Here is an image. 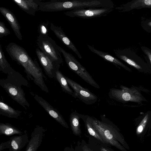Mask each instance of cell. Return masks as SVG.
Masks as SVG:
<instances>
[{
	"mask_svg": "<svg viewBox=\"0 0 151 151\" xmlns=\"http://www.w3.org/2000/svg\"><path fill=\"white\" fill-rule=\"evenodd\" d=\"M121 89L111 88L110 89L108 94L109 97L117 101H138L134 98V93L136 91L132 90L123 86H121Z\"/></svg>",
	"mask_w": 151,
	"mask_h": 151,
	"instance_id": "obj_10",
	"label": "cell"
},
{
	"mask_svg": "<svg viewBox=\"0 0 151 151\" xmlns=\"http://www.w3.org/2000/svg\"><path fill=\"white\" fill-rule=\"evenodd\" d=\"M35 52L47 76L50 78H55L56 71L60 66L49 58L39 48H37Z\"/></svg>",
	"mask_w": 151,
	"mask_h": 151,
	"instance_id": "obj_9",
	"label": "cell"
},
{
	"mask_svg": "<svg viewBox=\"0 0 151 151\" xmlns=\"http://www.w3.org/2000/svg\"><path fill=\"white\" fill-rule=\"evenodd\" d=\"M114 51L117 57L129 65L134 67L137 69L141 68V67L139 65L137 64L134 61L129 58L126 55L119 52L116 50H114Z\"/></svg>",
	"mask_w": 151,
	"mask_h": 151,
	"instance_id": "obj_23",
	"label": "cell"
},
{
	"mask_svg": "<svg viewBox=\"0 0 151 151\" xmlns=\"http://www.w3.org/2000/svg\"><path fill=\"white\" fill-rule=\"evenodd\" d=\"M51 29L64 45L72 50L80 59L82 58V56L77 48L60 28L53 26L51 27Z\"/></svg>",
	"mask_w": 151,
	"mask_h": 151,
	"instance_id": "obj_14",
	"label": "cell"
},
{
	"mask_svg": "<svg viewBox=\"0 0 151 151\" xmlns=\"http://www.w3.org/2000/svg\"><path fill=\"white\" fill-rule=\"evenodd\" d=\"M36 43L38 48L49 58L60 66L63 63L61 53L58 50L57 44L47 34H40Z\"/></svg>",
	"mask_w": 151,
	"mask_h": 151,
	"instance_id": "obj_5",
	"label": "cell"
},
{
	"mask_svg": "<svg viewBox=\"0 0 151 151\" xmlns=\"http://www.w3.org/2000/svg\"><path fill=\"white\" fill-rule=\"evenodd\" d=\"M80 118H81V114L76 111L71 113L70 116L71 128L73 134L76 136H80L81 134L79 122Z\"/></svg>",
	"mask_w": 151,
	"mask_h": 151,
	"instance_id": "obj_18",
	"label": "cell"
},
{
	"mask_svg": "<svg viewBox=\"0 0 151 151\" xmlns=\"http://www.w3.org/2000/svg\"><path fill=\"white\" fill-rule=\"evenodd\" d=\"M41 33L40 34L42 35L47 34V31L46 27L43 25L42 26L40 30Z\"/></svg>",
	"mask_w": 151,
	"mask_h": 151,
	"instance_id": "obj_27",
	"label": "cell"
},
{
	"mask_svg": "<svg viewBox=\"0 0 151 151\" xmlns=\"http://www.w3.org/2000/svg\"><path fill=\"white\" fill-rule=\"evenodd\" d=\"M12 69L6 58L1 45L0 44V71L5 74H8Z\"/></svg>",
	"mask_w": 151,
	"mask_h": 151,
	"instance_id": "obj_22",
	"label": "cell"
},
{
	"mask_svg": "<svg viewBox=\"0 0 151 151\" xmlns=\"http://www.w3.org/2000/svg\"><path fill=\"white\" fill-rule=\"evenodd\" d=\"M113 10V8L109 7L83 8L71 10L65 14L71 17L90 19L106 16Z\"/></svg>",
	"mask_w": 151,
	"mask_h": 151,
	"instance_id": "obj_7",
	"label": "cell"
},
{
	"mask_svg": "<svg viewBox=\"0 0 151 151\" xmlns=\"http://www.w3.org/2000/svg\"><path fill=\"white\" fill-rule=\"evenodd\" d=\"M0 10L9 21L17 38L20 40H22V36L20 32L19 25L12 14L9 11L3 7L1 8Z\"/></svg>",
	"mask_w": 151,
	"mask_h": 151,
	"instance_id": "obj_16",
	"label": "cell"
},
{
	"mask_svg": "<svg viewBox=\"0 0 151 151\" xmlns=\"http://www.w3.org/2000/svg\"><path fill=\"white\" fill-rule=\"evenodd\" d=\"M87 116L94 128L106 143L109 144L120 150H124V148L117 141L115 135L104 123L89 116Z\"/></svg>",
	"mask_w": 151,
	"mask_h": 151,
	"instance_id": "obj_6",
	"label": "cell"
},
{
	"mask_svg": "<svg viewBox=\"0 0 151 151\" xmlns=\"http://www.w3.org/2000/svg\"><path fill=\"white\" fill-rule=\"evenodd\" d=\"M10 33L9 30L6 28L2 23L0 25V38H2L4 36H6Z\"/></svg>",
	"mask_w": 151,
	"mask_h": 151,
	"instance_id": "obj_25",
	"label": "cell"
},
{
	"mask_svg": "<svg viewBox=\"0 0 151 151\" xmlns=\"http://www.w3.org/2000/svg\"><path fill=\"white\" fill-rule=\"evenodd\" d=\"M45 129L42 127H36L31 135L25 151H37L42 142Z\"/></svg>",
	"mask_w": 151,
	"mask_h": 151,
	"instance_id": "obj_13",
	"label": "cell"
},
{
	"mask_svg": "<svg viewBox=\"0 0 151 151\" xmlns=\"http://www.w3.org/2000/svg\"><path fill=\"white\" fill-rule=\"evenodd\" d=\"M35 99L55 120L63 127L69 128L65 119L57 110L54 108L49 103L41 97L35 94L34 96Z\"/></svg>",
	"mask_w": 151,
	"mask_h": 151,
	"instance_id": "obj_11",
	"label": "cell"
},
{
	"mask_svg": "<svg viewBox=\"0 0 151 151\" xmlns=\"http://www.w3.org/2000/svg\"><path fill=\"white\" fill-rule=\"evenodd\" d=\"M21 7L25 9L35 7L36 4L31 0H14Z\"/></svg>",
	"mask_w": 151,
	"mask_h": 151,
	"instance_id": "obj_24",
	"label": "cell"
},
{
	"mask_svg": "<svg viewBox=\"0 0 151 151\" xmlns=\"http://www.w3.org/2000/svg\"><path fill=\"white\" fill-rule=\"evenodd\" d=\"M81 118L83 119L84 122L85 127L90 135L102 142L106 143L101 136L94 128L92 124L88 119L87 115H83L81 114Z\"/></svg>",
	"mask_w": 151,
	"mask_h": 151,
	"instance_id": "obj_21",
	"label": "cell"
},
{
	"mask_svg": "<svg viewBox=\"0 0 151 151\" xmlns=\"http://www.w3.org/2000/svg\"><path fill=\"white\" fill-rule=\"evenodd\" d=\"M148 118V115L147 114L141 122V123L139 124V125L137 129V133L138 134H139L141 133L143 131L144 128L146 123L147 122Z\"/></svg>",
	"mask_w": 151,
	"mask_h": 151,
	"instance_id": "obj_26",
	"label": "cell"
},
{
	"mask_svg": "<svg viewBox=\"0 0 151 151\" xmlns=\"http://www.w3.org/2000/svg\"><path fill=\"white\" fill-rule=\"evenodd\" d=\"M55 78L60 83L63 91L72 96L73 94V91L69 86L65 76L59 69L56 71Z\"/></svg>",
	"mask_w": 151,
	"mask_h": 151,
	"instance_id": "obj_20",
	"label": "cell"
},
{
	"mask_svg": "<svg viewBox=\"0 0 151 151\" xmlns=\"http://www.w3.org/2000/svg\"><path fill=\"white\" fill-rule=\"evenodd\" d=\"M145 4L148 5H151V0H145Z\"/></svg>",
	"mask_w": 151,
	"mask_h": 151,
	"instance_id": "obj_29",
	"label": "cell"
},
{
	"mask_svg": "<svg viewBox=\"0 0 151 151\" xmlns=\"http://www.w3.org/2000/svg\"><path fill=\"white\" fill-rule=\"evenodd\" d=\"M114 6L111 0H71L56 4L55 9L72 10L91 8H113Z\"/></svg>",
	"mask_w": 151,
	"mask_h": 151,
	"instance_id": "obj_3",
	"label": "cell"
},
{
	"mask_svg": "<svg viewBox=\"0 0 151 151\" xmlns=\"http://www.w3.org/2000/svg\"><path fill=\"white\" fill-rule=\"evenodd\" d=\"M69 85L74 91L72 96L77 98L87 105L94 104L97 101L98 98L88 89L84 88L79 84L65 76Z\"/></svg>",
	"mask_w": 151,
	"mask_h": 151,
	"instance_id": "obj_8",
	"label": "cell"
},
{
	"mask_svg": "<svg viewBox=\"0 0 151 151\" xmlns=\"http://www.w3.org/2000/svg\"><path fill=\"white\" fill-rule=\"evenodd\" d=\"M144 51L145 53L148 56L151 63V52L147 50H145Z\"/></svg>",
	"mask_w": 151,
	"mask_h": 151,
	"instance_id": "obj_28",
	"label": "cell"
},
{
	"mask_svg": "<svg viewBox=\"0 0 151 151\" xmlns=\"http://www.w3.org/2000/svg\"><path fill=\"white\" fill-rule=\"evenodd\" d=\"M87 45L89 49L91 52L100 56L104 60L112 63L119 68V66H121L126 70H128V68L127 67L117 58L111 55L108 53L97 50L93 47L89 45Z\"/></svg>",
	"mask_w": 151,
	"mask_h": 151,
	"instance_id": "obj_15",
	"label": "cell"
},
{
	"mask_svg": "<svg viewBox=\"0 0 151 151\" xmlns=\"http://www.w3.org/2000/svg\"><path fill=\"white\" fill-rule=\"evenodd\" d=\"M150 25L151 26V24H150Z\"/></svg>",
	"mask_w": 151,
	"mask_h": 151,
	"instance_id": "obj_30",
	"label": "cell"
},
{
	"mask_svg": "<svg viewBox=\"0 0 151 151\" xmlns=\"http://www.w3.org/2000/svg\"><path fill=\"white\" fill-rule=\"evenodd\" d=\"M6 78L0 80V85L9 95L25 109L29 104L25 96L22 86H28L29 83L18 72L13 69Z\"/></svg>",
	"mask_w": 151,
	"mask_h": 151,
	"instance_id": "obj_2",
	"label": "cell"
},
{
	"mask_svg": "<svg viewBox=\"0 0 151 151\" xmlns=\"http://www.w3.org/2000/svg\"><path fill=\"white\" fill-rule=\"evenodd\" d=\"M6 49L11 59L24 68L28 79L33 81L42 91L48 93L44 80L46 78L37 60H33L24 48L15 43H9Z\"/></svg>",
	"mask_w": 151,
	"mask_h": 151,
	"instance_id": "obj_1",
	"label": "cell"
},
{
	"mask_svg": "<svg viewBox=\"0 0 151 151\" xmlns=\"http://www.w3.org/2000/svg\"><path fill=\"white\" fill-rule=\"evenodd\" d=\"M3 101V99H0V115L6 116L9 118H18L22 111L15 110Z\"/></svg>",
	"mask_w": 151,
	"mask_h": 151,
	"instance_id": "obj_17",
	"label": "cell"
},
{
	"mask_svg": "<svg viewBox=\"0 0 151 151\" xmlns=\"http://www.w3.org/2000/svg\"><path fill=\"white\" fill-rule=\"evenodd\" d=\"M29 141L27 134L25 132L24 134L10 137L5 143L6 148L9 149L10 151H20Z\"/></svg>",
	"mask_w": 151,
	"mask_h": 151,
	"instance_id": "obj_12",
	"label": "cell"
},
{
	"mask_svg": "<svg viewBox=\"0 0 151 151\" xmlns=\"http://www.w3.org/2000/svg\"><path fill=\"white\" fill-rule=\"evenodd\" d=\"M22 134L19 129L10 124L0 123V135L10 136L15 134L21 135Z\"/></svg>",
	"mask_w": 151,
	"mask_h": 151,
	"instance_id": "obj_19",
	"label": "cell"
},
{
	"mask_svg": "<svg viewBox=\"0 0 151 151\" xmlns=\"http://www.w3.org/2000/svg\"><path fill=\"white\" fill-rule=\"evenodd\" d=\"M57 46L58 50L63 54L67 65L71 70L90 85L97 88H100L99 86L93 79L91 76L75 57L60 46L58 45Z\"/></svg>",
	"mask_w": 151,
	"mask_h": 151,
	"instance_id": "obj_4",
	"label": "cell"
}]
</instances>
